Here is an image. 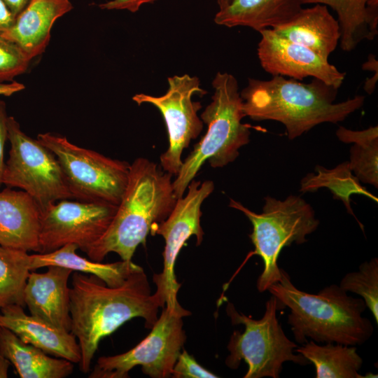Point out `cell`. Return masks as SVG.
Segmentation results:
<instances>
[{"label":"cell","mask_w":378,"mask_h":378,"mask_svg":"<svg viewBox=\"0 0 378 378\" xmlns=\"http://www.w3.org/2000/svg\"><path fill=\"white\" fill-rule=\"evenodd\" d=\"M69 295L71 333L80 347L78 365L83 373L90 371L103 338L136 317L144 318L146 328L150 329L158 318L159 308L165 305L158 293H151L140 266L118 286H109L92 274L72 273Z\"/></svg>","instance_id":"obj_1"},{"label":"cell","mask_w":378,"mask_h":378,"mask_svg":"<svg viewBox=\"0 0 378 378\" xmlns=\"http://www.w3.org/2000/svg\"><path fill=\"white\" fill-rule=\"evenodd\" d=\"M337 90L316 78L304 83L274 76L270 80L248 78L240 95L246 116L282 123L293 140L317 125L342 122L364 104L363 95L335 103Z\"/></svg>","instance_id":"obj_2"},{"label":"cell","mask_w":378,"mask_h":378,"mask_svg":"<svg viewBox=\"0 0 378 378\" xmlns=\"http://www.w3.org/2000/svg\"><path fill=\"white\" fill-rule=\"evenodd\" d=\"M172 176L146 158L130 164L127 184L111 223L85 252L89 259L101 262L113 252L122 260L132 261L152 227L165 220L175 205Z\"/></svg>","instance_id":"obj_3"},{"label":"cell","mask_w":378,"mask_h":378,"mask_svg":"<svg viewBox=\"0 0 378 378\" xmlns=\"http://www.w3.org/2000/svg\"><path fill=\"white\" fill-rule=\"evenodd\" d=\"M290 309L288 323L295 342L360 345L372 336L371 321L362 316L364 300L347 295L339 285L326 286L316 294L299 290L281 269V279L267 290Z\"/></svg>","instance_id":"obj_4"},{"label":"cell","mask_w":378,"mask_h":378,"mask_svg":"<svg viewBox=\"0 0 378 378\" xmlns=\"http://www.w3.org/2000/svg\"><path fill=\"white\" fill-rule=\"evenodd\" d=\"M211 102L201 115L207 132L183 161L173 181L174 193L181 197L205 162L223 167L239 155V149L249 142L251 126L241 122L245 117L243 100L237 79L228 73L218 72L212 81Z\"/></svg>","instance_id":"obj_5"},{"label":"cell","mask_w":378,"mask_h":378,"mask_svg":"<svg viewBox=\"0 0 378 378\" xmlns=\"http://www.w3.org/2000/svg\"><path fill=\"white\" fill-rule=\"evenodd\" d=\"M229 206L241 211L252 224L249 237L255 250L251 254L259 255L264 265L256 286L259 292H265L281 279L277 260L282 248L307 241L306 236L316 230L319 220L304 200L293 195L284 200L267 196L260 214L233 200Z\"/></svg>","instance_id":"obj_6"},{"label":"cell","mask_w":378,"mask_h":378,"mask_svg":"<svg viewBox=\"0 0 378 378\" xmlns=\"http://www.w3.org/2000/svg\"><path fill=\"white\" fill-rule=\"evenodd\" d=\"M283 304L273 295L265 303V312L260 319H253L238 312L234 304L227 302L226 312L233 325L242 324L243 332L234 330L227 344L230 354L225 364L237 369L241 361L248 365L244 378H278L285 362L306 365L309 361L302 354H295L298 346L285 335L276 318V312Z\"/></svg>","instance_id":"obj_7"},{"label":"cell","mask_w":378,"mask_h":378,"mask_svg":"<svg viewBox=\"0 0 378 378\" xmlns=\"http://www.w3.org/2000/svg\"><path fill=\"white\" fill-rule=\"evenodd\" d=\"M37 139L57 158L73 199L119 205L128 181V162L78 146L52 133H41Z\"/></svg>","instance_id":"obj_8"},{"label":"cell","mask_w":378,"mask_h":378,"mask_svg":"<svg viewBox=\"0 0 378 378\" xmlns=\"http://www.w3.org/2000/svg\"><path fill=\"white\" fill-rule=\"evenodd\" d=\"M10 144L2 184L30 195L41 210L62 200L72 199L59 162L37 139L27 135L13 116L8 118Z\"/></svg>","instance_id":"obj_9"},{"label":"cell","mask_w":378,"mask_h":378,"mask_svg":"<svg viewBox=\"0 0 378 378\" xmlns=\"http://www.w3.org/2000/svg\"><path fill=\"white\" fill-rule=\"evenodd\" d=\"M190 314L181 306L164 307L142 341L127 352L99 357L89 377L126 378L137 365L150 377H169L186 339L182 318Z\"/></svg>","instance_id":"obj_10"},{"label":"cell","mask_w":378,"mask_h":378,"mask_svg":"<svg viewBox=\"0 0 378 378\" xmlns=\"http://www.w3.org/2000/svg\"><path fill=\"white\" fill-rule=\"evenodd\" d=\"M167 80L169 88L164 94L155 97L140 93L132 99L139 105L153 104L162 113L167 129L169 147L160 157V164L164 172L176 176L183 164V150L203 128V122L197 115L201 103L193 102L192 97L195 94L203 96L206 91L200 87L196 76L184 74Z\"/></svg>","instance_id":"obj_11"},{"label":"cell","mask_w":378,"mask_h":378,"mask_svg":"<svg viewBox=\"0 0 378 378\" xmlns=\"http://www.w3.org/2000/svg\"><path fill=\"white\" fill-rule=\"evenodd\" d=\"M187 189V194L176 200L167 218L154 225L150 231L152 235L162 236L165 242L163 270L160 274H154L153 282L164 306L169 308L181 307L177 299L181 284L174 273L176 258L191 236L196 237L197 246L202 243L204 232L200 225L201 206L213 192L214 184L211 181L192 180Z\"/></svg>","instance_id":"obj_12"},{"label":"cell","mask_w":378,"mask_h":378,"mask_svg":"<svg viewBox=\"0 0 378 378\" xmlns=\"http://www.w3.org/2000/svg\"><path fill=\"white\" fill-rule=\"evenodd\" d=\"M118 206L96 202L62 200L41 210V253L76 244L85 252L104 234Z\"/></svg>","instance_id":"obj_13"},{"label":"cell","mask_w":378,"mask_h":378,"mask_svg":"<svg viewBox=\"0 0 378 378\" xmlns=\"http://www.w3.org/2000/svg\"><path fill=\"white\" fill-rule=\"evenodd\" d=\"M259 33L258 57L261 67L272 76H288L298 80L312 77L337 89L342 85L346 73L311 50L281 37L271 29Z\"/></svg>","instance_id":"obj_14"},{"label":"cell","mask_w":378,"mask_h":378,"mask_svg":"<svg viewBox=\"0 0 378 378\" xmlns=\"http://www.w3.org/2000/svg\"><path fill=\"white\" fill-rule=\"evenodd\" d=\"M47 267L45 272H29L24 292V305L31 315L71 332L68 282L73 271L60 266Z\"/></svg>","instance_id":"obj_15"},{"label":"cell","mask_w":378,"mask_h":378,"mask_svg":"<svg viewBox=\"0 0 378 378\" xmlns=\"http://www.w3.org/2000/svg\"><path fill=\"white\" fill-rule=\"evenodd\" d=\"M0 327L9 329L22 342L48 355L78 364L80 350L76 338L32 315L21 305L10 304L0 309Z\"/></svg>","instance_id":"obj_16"},{"label":"cell","mask_w":378,"mask_h":378,"mask_svg":"<svg viewBox=\"0 0 378 378\" xmlns=\"http://www.w3.org/2000/svg\"><path fill=\"white\" fill-rule=\"evenodd\" d=\"M41 209L23 190L0 191V245L41 253L38 241Z\"/></svg>","instance_id":"obj_17"},{"label":"cell","mask_w":378,"mask_h":378,"mask_svg":"<svg viewBox=\"0 0 378 378\" xmlns=\"http://www.w3.org/2000/svg\"><path fill=\"white\" fill-rule=\"evenodd\" d=\"M271 29L281 37L311 50L325 60L336 49L341 36L337 20L323 4L302 8L291 20Z\"/></svg>","instance_id":"obj_18"},{"label":"cell","mask_w":378,"mask_h":378,"mask_svg":"<svg viewBox=\"0 0 378 378\" xmlns=\"http://www.w3.org/2000/svg\"><path fill=\"white\" fill-rule=\"evenodd\" d=\"M72 8L71 0H30L1 36L18 45L32 59L45 51L55 21Z\"/></svg>","instance_id":"obj_19"},{"label":"cell","mask_w":378,"mask_h":378,"mask_svg":"<svg viewBox=\"0 0 378 378\" xmlns=\"http://www.w3.org/2000/svg\"><path fill=\"white\" fill-rule=\"evenodd\" d=\"M302 6L301 0H230L216 13L214 22L227 27H248L259 32L289 21Z\"/></svg>","instance_id":"obj_20"},{"label":"cell","mask_w":378,"mask_h":378,"mask_svg":"<svg viewBox=\"0 0 378 378\" xmlns=\"http://www.w3.org/2000/svg\"><path fill=\"white\" fill-rule=\"evenodd\" d=\"M0 354L21 378H64L74 370L71 361L52 358L41 349L22 342L15 333L0 327Z\"/></svg>","instance_id":"obj_21"},{"label":"cell","mask_w":378,"mask_h":378,"mask_svg":"<svg viewBox=\"0 0 378 378\" xmlns=\"http://www.w3.org/2000/svg\"><path fill=\"white\" fill-rule=\"evenodd\" d=\"M77 249L78 247L76 244H68L51 252L29 254V270L60 266L73 272L94 275L109 286H118L123 284L130 274L139 267L132 261L122 260L113 263L93 261L78 255Z\"/></svg>","instance_id":"obj_22"},{"label":"cell","mask_w":378,"mask_h":378,"mask_svg":"<svg viewBox=\"0 0 378 378\" xmlns=\"http://www.w3.org/2000/svg\"><path fill=\"white\" fill-rule=\"evenodd\" d=\"M355 346L307 342L295 351L302 354L316 369V378H363L358 373L363 359Z\"/></svg>","instance_id":"obj_23"},{"label":"cell","mask_w":378,"mask_h":378,"mask_svg":"<svg viewBox=\"0 0 378 378\" xmlns=\"http://www.w3.org/2000/svg\"><path fill=\"white\" fill-rule=\"evenodd\" d=\"M336 136L342 142L352 143L349 167L356 177L364 183L378 187V127L354 131L340 126Z\"/></svg>","instance_id":"obj_24"},{"label":"cell","mask_w":378,"mask_h":378,"mask_svg":"<svg viewBox=\"0 0 378 378\" xmlns=\"http://www.w3.org/2000/svg\"><path fill=\"white\" fill-rule=\"evenodd\" d=\"M370 0H301L302 4H323L337 15L340 28V48L354 50L364 40L372 41L367 22V4Z\"/></svg>","instance_id":"obj_25"},{"label":"cell","mask_w":378,"mask_h":378,"mask_svg":"<svg viewBox=\"0 0 378 378\" xmlns=\"http://www.w3.org/2000/svg\"><path fill=\"white\" fill-rule=\"evenodd\" d=\"M317 174H308L301 181V191H316L321 187L328 188L334 197L342 200L347 211L354 215L350 206L349 197L352 194H360L377 202V198L368 192L353 174L349 162H344L332 169L321 166L315 169Z\"/></svg>","instance_id":"obj_26"},{"label":"cell","mask_w":378,"mask_h":378,"mask_svg":"<svg viewBox=\"0 0 378 378\" xmlns=\"http://www.w3.org/2000/svg\"><path fill=\"white\" fill-rule=\"evenodd\" d=\"M27 251L0 245V309L8 305L24 307V292L30 272Z\"/></svg>","instance_id":"obj_27"},{"label":"cell","mask_w":378,"mask_h":378,"mask_svg":"<svg viewBox=\"0 0 378 378\" xmlns=\"http://www.w3.org/2000/svg\"><path fill=\"white\" fill-rule=\"evenodd\" d=\"M346 292L360 295L378 323V259L363 262L357 272L347 273L339 285Z\"/></svg>","instance_id":"obj_28"},{"label":"cell","mask_w":378,"mask_h":378,"mask_svg":"<svg viewBox=\"0 0 378 378\" xmlns=\"http://www.w3.org/2000/svg\"><path fill=\"white\" fill-rule=\"evenodd\" d=\"M31 59L15 43L0 36V83H8L24 74Z\"/></svg>","instance_id":"obj_29"},{"label":"cell","mask_w":378,"mask_h":378,"mask_svg":"<svg viewBox=\"0 0 378 378\" xmlns=\"http://www.w3.org/2000/svg\"><path fill=\"white\" fill-rule=\"evenodd\" d=\"M175 378H216L218 375L199 364L185 349L180 353L172 371Z\"/></svg>","instance_id":"obj_30"},{"label":"cell","mask_w":378,"mask_h":378,"mask_svg":"<svg viewBox=\"0 0 378 378\" xmlns=\"http://www.w3.org/2000/svg\"><path fill=\"white\" fill-rule=\"evenodd\" d=\"M8 118L6 104L0 100V186L2 185V176L5 165L4 148L8 140Z\"/></svg>","instance_id":"obj_31"},{"label":"cell","mask_w":378,"mask_h":378,"mask_svg":"<svg viewBox=\"0 0 378 378\" xmlns=\"http://www.w3.org/2000/svg\"><path fill=\"white\" fill-rule=\"evenodd\" d=\"M157 0H111L99 5L104 10H126L135 13L146 4L153 3Z\"/></svg>","instance_id":"obj_32"},{"label":"cell","mask_w":378,"mask_h":378,"mask_svg":"<svg viewBox=\"0 0 378 378\" xmlns=\"http://www.w3.org/2000/svg\"><path fill=\"white\" fill-rule=\"evenodd\" d=\"M367 22L373 40L378 34V0H370L368 2Z\"/></svg>","instance_id":"obj_33"},{"label":"cell","mask_w":378,"mask_h":378,"mask_svg":"<svg viewBox=\"0 0 378 378\" xmlns=\"http://www.w3.org/2000/svg\"><path fill=\"white\" fill-rule=\"evenodd\" d=\"M15 16L3 0H0V36L4 35L13 25Z\"/></svg>","instance_id":"obj_34"},{"label":"cell","mask_w":378,"mask_h":378,"mask_svg":"<svg viewBox=\"0 0 378 378\" xmlns=\"http://www.w3.org/2000/svg\"><path fill=\"white\" fill-rule=\"evenodd\" d=\"M25 86L15 80L8 83H0V96H10L24 90Z\"/></svg>","instance_id":"obj_35"},{"label":"cell","mask_w":378,"mask_h":378,"mask_svg":"<svg viewBox=\"0 0 378 378\" xmlns=\"http://www.w3.org/2000/svg\"><path fill=\"white\" fill-rule=\"evenodd\" d=\"M8 8L15 16V18L21 13V11L27 6L30 0H3Z\"/></svg>","instance_id":"obj_36"},{"label":"cell","mask_w":378,"mask_h":378,"mask_svg":"<svg viewBox=\"0 0 378 378\" xmlns=\"http://www.w3.org/2000/svg\"><path fill=\"white\" fill-rule=\"evenodd\" d=\"M230 0H217V4L219 9L225 8L229 3Z\"/></svg>","instance_id":"obj_37"}]
</instances>
